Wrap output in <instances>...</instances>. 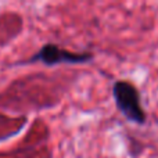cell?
Wrapping results in <instances>:
<instances>
[{
  "label": "cell",
  "mask_w": 158,
  "mask_h": 158,
  "mask_svg": "<svg viewBox=\"0 0 158 158\" xmlns=\"http://www.w3.org/2000/svg\"><path fill=\"white\" fill-rule=\"evenodd\" d=\"M94 53L92 52H71L68 49L60 47L57 43H44L39 47L27 60L17 63V65H28V64L40 63L46 67L56 65H81V64H89L94 60Z\"/></svg>",
  "instance_id": "cell-1"
},
{
  "label": "cell",
  "mask_w": 158,
  "mask_h": 158,
  "mask_svg": "<svg viewBox=\"0 0 158 158\" xmlns=\"http://www.w3.org/2000/svg\"><path fill=\"white\" fill-rule=\"evenodd\" d=\"M112 98L117 110L135 125H144L147 115L142 106L140 92L132 82L129 81H115L112 85Z\"/></svg>",
  "instance_id": "cell-2"
}]
</instances>
